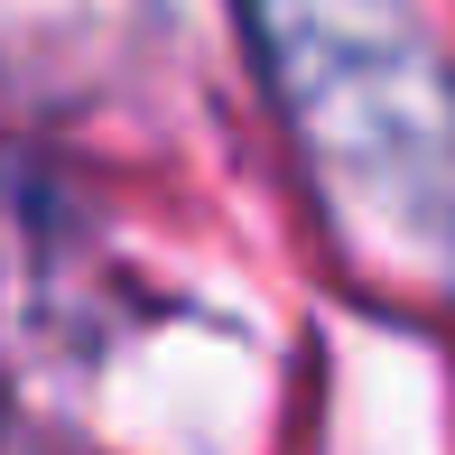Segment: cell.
<instances>
[{
  "instance_id": "cell-1",
  "label": "cell",
  "mask_w": 455,
  "mask_h": 455,
  "mask_svg": "<svg viewBox=\"0 0 455 455\" xmlns=\"http://www.w3.org/2000/svg\"><path fill=\"white\" fill-rule=\"evenodd\" d=\"M251 19L325 168L390 196H427L455 177V93L437 84L427 37L400 0H251Z\"/></svg>"
}]
</instances>
